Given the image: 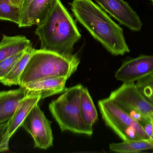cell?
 <instances>
[{"mask_svg": "<svg viewBox=\"0 0 153 153\" xmlns=\"http://www.w3.org/2000/svg\"><path fill=\"white\" fill-rule=\"evenodd\" d=\"M71 10L76 20L113 55L130 52L123 28L92 0H73Z\"/></svg>", "mask_w": 153, "mask_h": 153, "instance_id": "cell-1", "label": "cell"}, {"mask_svg": "<svg viewBox=\"0 0 153 153\" xmlns=\"http://www.w3.org/2000/svg\"><path fill=\"white\" fill-rule=\"evenodd\" d=\"M37 26L35 34L40 40V49L64 56L73 54L74 45L82 36L61 0H57L48 16Z\"/></svg>", "mask_w": 153, "mask_h": 153, "instance_id": "cell-2", "label": "cell"}, {"mask_svg": "<svg viewBox=\"0 0 153 153\" xmlns=\"http://www.w3.org/2000/svg\"><path fill=\"white\" fill-rule=\"evenodd\" d=\"M80 63L76 54L64 56L43 49H35L21 76L19 85L38 80L58 77L69 78Z\"/></svg>", "mask_w": 153, "mask_h": 153, "instance_id": "cell-3", "label": "cell"}, {"mask_svg": "<svg viewBox=\"0 0 153 153\" xmlns=\"http://www.w3.org/2000/svg\"><path fill=\"white\" fill-rule=\"evenodd\" d=\"M82 87L79 84L66 89L50 103L49 109L62 132L70 131L91 136L93 128L85 124L80 111V93Z\"/></svg>", "mask_w": 153, "mask_h": 153, "instance_id": "cell-4", "label": "cell"}, {"mask_svg": "<svg viewBox=\"0 0 153 153\" xmlns=\"http://www.w3.org/2000/svg\"><path fill=\"white\" fill-rule=\"evenodd\" d=\"M98 106L106 125L123 141L150 138L143 127L109 98L100 100Z\"/></svg>", "mask_w": 153, "mask_h": 153, "instance_id": "cell-5", "label": "cell"}, {"mask_svg": "<svg viewBox=\"0 0 153 153\" xmlns=\"http://www.w3.org/2000/svg\"><path fill=\"white\" fill-rule=\"evenodd\" d=\"M110 99L143 126L153 123V105L136 87L135 83H123L110 95Z\"/></svg>", "mask_w": 153, "mask_h": 153, "instance_id": "cell-6", "label": "cell"}, {"mask_svg": "<svg viewBox=\"0 0 153 153\" xmlns=\"http://www.w3.org/2000/svg\"><path fill=\"white\" fill-rule=\"evenodd\" d=\"M51 123L37 104L29 113L22 127L32 137L35 147L46 150L53 145Z\"/></svg>", "mask_w": 153, "mask_h": 153, "instance_id": "cell-7", "label": "cell"}, {"mask_svg": "<svg viewBox=\"0 0 153 153\" xmlns=\"http://www.w3.org/2000/svg\"><path fill=\"white\" fill-rule=\"evenodd\" d=\"M120 24L133 31H140L143 22L136 12L124 0H94Z\"/></svg>", "mask_w": 153, "mask_h": 153, "instance_id": "cell-8", "label": "cell"}, {"mask_svg": "<svg viewBox=\"0 0 153 153\" xmlns=\"http://www.w3.org/2000/svg\"><path fill=\"white\" fill-rule=\"evenodd\" d=\"M153 75V55H142L124 62L115 77L123 83H135Z\"/></svg>", "mask_w": 153, "mask_h": 153, "instance_id": "cell-9", "label": "cell"}, {"mask_svg": "<svg viewBox=\"0 0 153 153\" xmlns=\"http://www.w3.org/2000/svg\"><path fill=\"white\" fill-rule=\"evenodd\" d=\"M67 77H58L38 80L23 85L29 94L37 95L41 99L64 92L65 88Z\"/></svg>", "mask_w": 153, "mask_h": 153, "instance_id": "cell-10", "label": "cell"}, {"mask_svg": "<svg viewBox=\"0 0 153 153\" xmlns=\"http://www.w3.org/2000/svg\"><path fill=\"white\" fill-rule=\"evenodd\" d=\"M57 0H34L22 15L19 28L31 27L40 24L53 8Z\"/></svg>", "mask_w": 153, "mask_h": 153, "instance_id": "cell-11", "label": "cell"}, {"mask_svg": "<svg viewBox=\"0 0 153 153\" xmlns=\"http://www.w3.org/2000/svg\"><path fill=\"white\" fill-rule=\"evenodd\" d=\"M27 93L24 87L0 92V124L9 121Z\"/></svg>", "mask_w": 153, "mask_h": 153, "instance_id": "cell-12", "label": "cell"}, {"mask_svg": "<svg viewBox=\"0 0 153 153\" xmlns=\"http://www.w3.org/2000/svg\"><path fill=\"white\" fill-rule=\"evenodd\" d=\"M40 100L41 99L40 96L28 93L21 102L12 117L7 121V136L9 139L22 127L29 113L36 104H38Z\"/></svg>", "mask_w": 153, "mask_h": 153, "instance_id": "cell-13", "label": "cell"}, {"mask_svg": "<svg viewBox=\"0 0 153 153\" xmlns=\"http://www.w3.org/2000/svg\"><path fill=\"white\" fill-rule=\"evenodd\" d=\"M32 46L30 40L22 35H3L0 42V61Z\"/></svg>", "mask_w": 153, "mask_h": 153, "instance_id": "cell-14", "label": "cell"}, {"mask_svg": "<svg viewBox=\"0 0 153 153\" xmlns=\"http://www.w3.org/2000/svg\"><path fill=\"white\" fill-rule=\"evenodd\" d=\"M35 49L30 46L24 50L22 55L14 64L9 73L0 81V82L6 86L19 85L21 76Z\"/></svg>", "mask_w": 153, "mask_h": 153, "instance_id": "cell-15", "label": "cell"}, {"mask_svg": "<svg viewBox=\"0 0 153 153\" xmlns=\"http://www.w3.org/2000/svg\"><path fill=\"white\" fill-rule=\"evenodd\" d=\"M81 116L85 124L92 128L94 124L98 120L97 109L89 93L88 89L82 87L80 97Z\"/></svg>", "mask_w": 153, "mask_h": 153, "instance_id": "cell-16", "label": "cell"}, {"mask_svg": "<svg viewBox=\"0 0 153 153\" xmlns=\"http://www.w3.org/2000/svg\"><path fill=\"white\" fill-rule=\"evenodd\" d=\"M110 151L120 153H136L153 150V141L149 139H135L122 143H112L109 145Z\"/></svg>", "mask_w": 153, "mask_h": 153, "instance_id": "cell-17", "label": "cell"}, {"mask_svg": "<svg viewBox=\"0 0 153 153\" xmlns=\"http://www.w3.org/2000/svg\"><path fill=\"white\" fill-rule=\"evenodd\" d=\"M21 8L11 0H0V20L7 21L19 26L21 21Z\"/></svg>", "mask_w": 153, "mask_h": 153, "instance_id": "cell-18", "label": "cell"}, {"mask_svg": "<svg viewBox=\"0 0 153 153\" xmlns=\"http://www.w3.org/2000/svg\"><path fill=\"white\" fill-rule=\"evenodd\" d=\"M135 85L144 97L153 105V75L137 81Z\"/></svg>", "mask_w": 153, "mask_h": 153, "instance_id": "cell-19", "label": "cell"}, {"mask_svg": "<svg viewBox=\"0 0 153 153\" xmlns=\"http://www.w3.org/2000/svg\"><path fill=\"white\" fill-rule=\"evenodd\" d=\"M24 51L0 61V81L9 73L14 64L22 55Z\"/></svg>", "mask_w": 153, "mask_h": 153, "instance_id": "cell-20", "label": "cell"}, {"mask_svg": "<svg viewBox=\"0 0 153 153\" xmlns=\"http://www.w3.org/2000/svg\"><path fill=\"white\" fill-rule=\"evenodd\" d=\"M8 122L0 124V152L9 151L10 139L7 136Z\"/></svg>", "mask_w": 153, "mask_h": 153, "instance_id": "cell-21", "label": "cell"}, {"mask_svg": "<svg viewBox=\"0 0 153 153\" xmlns=\"http://www.w3.org/2000/svg\"><path fill=\"white\" fill-rule=\"evenodd\" d=\"M144 130L146 133V134L150 138L153 132V123L152 122H149L146 123L143 126Z\"/></svg>", "mask_w": 153, "mask_h": 153, "instance_id": "cell-22", "label": "cell"}, {"mask_svg": "<svg viewBox=\"0 0 153 153\" xmlns=\"http://www.w3.org/2000/svg\"><path fill=\"white\" fill-rule=\"evenodd\" d=\"M34 0H24L22 4L21 7L22 10V17L23 13H24L27 8H28V7L29 6L30 4Z\"/></svg>", "mask_w": 153, "mask_h": 153, "instance_id": "cell-23", "label": "cell"}, {"mask_svg": "<svg viewBox=\"0 0 153 153\" xmlns=\"http://www.w3.org/2000/svg\"><path fill=\"white\" fill-rule=\"evenodd\" d=\"M12 2L14 4L18 5L20 7H21L22 4L23 3L24 0H11Z\"/></svg>", "mask_w": 153, "mask_h": 153, "instance_id": "cell-24", "label": "cell"}, {"mask_svg": "<svg viewBox=\"0 0 153 153\" xmlns=\"http://www.w3.org/2000/svg\"><path fill=\"white\" fill-rule=\"evenodd\" d=\"M150 138L151 139V140H153V132L152 133V135L151 136V137H150Z\"/></svg>", "mask_w": 153, "mask_h": 153, "instance_id": "cell-25", "label": "cell"}, {"mask_svg": "<svg viewBox=\"0 0 153 153\" xmlns=\"http://www.w3.org/2000/svg\"><path fill=\"white\" fill-rule=\"evenodd\" d=\"M151 1H152V2L153 4V0H151Z\"/></svg>", "mask_w": 153, "mask_h": 153, "instance_id": "cell-26", "label": "cell"}]
</instances>
